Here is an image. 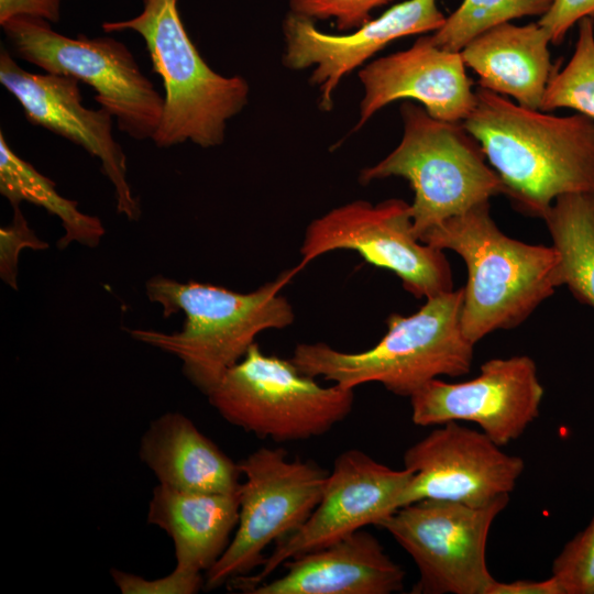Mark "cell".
I'll list each match as a JSON object with an SVG mask.
<instances>
[{
    "instance_id": "obj_1",
    "label": "cell",
    "mask_w": 594,
    "mask_h": 594,
    "mask_svg": "<svg viewBox=\"0 0 594 594\" xmlns=\"http://www.w3.org/2000/svg\"><path fill=\"white\" fill-rule=\"evenodd\" d=\"M462 122L498 174L504 195L526 216L541 218L561 195L594 193V121L525 108L477 87Z\"/></svg>"
},
{
    "instance_id": "obj_15",
    "label": "cell",
    "mask_w": 594,
    "mask_h": 594,
    "mask_svg": "<svg viewBox=\"0 0 594 594\" xmlns=\"http://www.w3.org/2000/svg\"><path fill=\"white\" fill-rule=\"evenodd\" d=\"M0 82L18 100L30 123L75 143L98 158L102 174L113 185L118 212L129 220L140 218V202L127 178V157L113 138L114 118L102 107L89 109L82 105L79 80L52 73H30L2 48Z\"/></svg>"
},
{
    "instance_id": "obj_7",
    "label": "cell",
    "mask_w": 594,
    "mask_h": 594,
    "mask_svg": "<svg viewBox=\"0 0 594 594\" xmlns=\"http://www.w3.org/2000/svg\"><path fill=\"white\" fill-rule=\"evenodd\" d=\"M229 424L275 442L321 436L351 413L354 389L322 386L255 342L207 395Z\"/></svg>"
},
{
    "instance_id": "obj_10",
    "label": "cell",
    "mask_w": 594,
    "mask_h": 594,
    "mask_svg": "<svg viewBox=\"0 0 594 594\" xmlns=\"http://www.w3.org/2000/svg\"><path fill=\"white\" fill-rule=\"evenodd\" d=\"M337 250L355 251L365 262L393 272L416 298L454 289L443 251L415 235L410 205L402 199L376 205L354 200L314 219L305 230L299 266Z\"/></svg>"
},
{
    "instance_id": "obj_2",
    "label": "cell",
    "mask_w": 594,
    "mask_h": 594,
    "mask_svg": "<svg viewBox=\"0 0 594 594\" xmlns=\"http://www.w3.org/2000/svg\"><path fill=\"white\" fill-rule=\"evenodd\" d=\"M300 270L299 265L285 270L250 293L154 276L145 283L148 299L162 307L164 317L184 312V326L172 333L147 329L129 332L135 340L179 359L186 378L207 396L243 359L257 334L294 322L293 307L280 292Z\"/></svg>"
},
{
    "instance_id": "obj_26",
    "label": "cell",
    "mask_w": 594,
    "mask_h": 594,
    "mask_svg": "<svg viewBox=\"0 0 594 594\" xmlns=\"http://www.w3.org/2000/svg\"><path fill=\"white\" fill-rule=\"evenodd\" d=\"M562 594H594V518L569 542L552 564Z\"/></svg>"
},
{
    "instance_id": "obj_22",
    "label": "cell",
    "mask_w": 594,
    "mask_h": 594,
    "mask_svg": "<svg viewBox=\"0 0 594 594\" xmlns=\"http://www.w3.org/2000/svg\"><path fill=\"white\" fill-rule=\"evenodd\" d=\"M542 220L560 256V286L594 309V193L559 196Z\"/></svg>"
},
{
    "instance_id": "obj_8",
    "label": "cell",
    "mask_w": 594,
    "mask_h": 594,
    "mask_svg": "<svg viewBox=\"0 0 594 594\" xmlns=\"http://www.w3.org/2000/svg\"><path fill=\"white\" fill-rule=\"evenodd\" d=\"M1 26L13 56L45 73L87 84L121 132L139 141L153 139L164 98L125 44L110 36L70 37L56 32L47 21L25 16Z\"/></svg>"
},
{
    "instance_id": "obj_4",
    "label": "cell",
    "mask_w": 594,
    "mask_h": 594,
    "mask_svg": "<svg viewBox=\"0 0 594 594\" xmlns=\"http://www.w3.org/2000/svg\"><path fill=\"white\" fill-rule=\"evenodd\" d=\"M462 298L463 289H453L426 299L409 316L391 314L384 337L365 351L299 343L290 360L314 378L321 376L352 389L375 382L395 395L410 397L435 378L470 372L475 344L461 327Z\"/></svg>"
},
{
    "instance_id": "obj_32",
    "label": "cell",
    "mask_w": 594,
    "mask_h": 594,
    "mask_svg": "<svg viewBox=\"0 0 594 594\" xmlns=\"http://www.w3.org/2000/svg\"><path fill=\"white\" fill-rule=\"evenodd\" d=\"M485 594H562V592L554 578L551 576L541 581L499 582L494 580L486 588Z\"/></svg>"
},
{
    "instance_id": "obj_18",
    "label": "cell",
    "mask_w": 594,
    "mask_h": 594,
    "mask_svg": "<svg viewBox=\"0 0 594 594\" xmlns=\"http://www.w3.org/2000/svg\"><path fill=\"white\" fill-rule=\"evenodd\" d=\"M283 565L285 574L250 594H391L405 582L404 570L363 529Z\"/></svg>"
},
{
    "instance_id": "obj_14",
    "label": "cell",
    "mask_w": 594,
    "mask_h": 594,
    "mask_svg": "<svg viewBox=\"0 0 594 594\" xmlns=\"http://www.w3.org/2000/svg\"><path fill=\"white\" fill-rule=\"evenodd\" d=\"M404 468L413 472L405 505L439 499L485 506L514 491L525 463L482 430L449 421L406 450Z\"/></svg>"
},
{
    "instance_id": "obj_12",
    "label": "cell",
    "mask_w": 594,
    "mask_h": 594,
    "mask_svg": "<svg viewBox=\"0 0 594 594\" xmlns=\"http://www.w3.org/2000/svg\"><path fill=\"white\" fill-rule=\"evenodd\" d=\"M411 479L410 470L391 469L361 450L342 452L305 524L278 541L258 572L234 578L227 584L250 594L287 560L327 547L369 525L377 526L405 505Z\"/></svg>"
},
{
    "instance_id": "obj_23",
    "label": "cell",
    "mask_w": 594,
    "mask_h": 594,
    "mask_svg": "<svg viewBox=\"0 0 594 594\" xmlns=\"http://www.w3.org/2000/svg\"><path fill=\"white\" fill-rule=\"evenodd\" d=\"M0 193L11 204L19 207L22 201L32 202L61 219L65 234L57 242L64 249L76 241L82 245L96 246L105 234V228L97 217L82 213L75 200L58 194L55 183L41 174L34 166L9 146L0 132Z\"/></svg>"
},
{
    "instance_id": "obj_13",
    "label": "cell",
    "mask_w": 594,
    "mask_h": 594,
    "mask_svg": "<svg viewBox=\"0 0 594 594\" xmlns=\"http://www.w3.org/2000/svg\"><path fill=\"white\" fill-rule=\"evenodd\" d=\"M537 365L528 355L491 359L473 380L435 378L410 396L418 426L470 421L498 446L519 438L538 417L543 397Z\"/></svg>"
},
{
    "instance_id": "obj_28",
    "label": "cell",
    "mask_w": 594,
    "mask_h": 594,
    "mask_svg": "<svg viewBox=\"0 0 594 594\" xmlns=\"http://www.w3.org/2000/svg\"><path fill=\"white\" fill-rule=\"evenodd\" d=\"M111 576L123 594H194L205 587L202 573L175 569L167 575L147 580L140 575L111 569Z\"/></svg>"
},
{
    "instance_id": "obj_21",
    "label": "cell",
    "mask_w": 594,
    "mask_h": 594,
    "mask_svg": "<svg viewBox=\"0 0 594 594\" xmlns=\"http://www.w3.org/2000/svg\"><path fill=\"white\" fill-rule=\"evenodd\" d=\"M240 495L185 493L158 484L147 522L173 540L176 568L207 572L223 554L239 521Z\"/></svg>"
},
{
    "instance_id": "obj_5",
    "label": "cell",
    "mask_w": 594,
    "mask_h": 594,
    "mask_svg": "<svg viewBox=\"0 0 594 594\" xmlns=\"http://www.w3.org/2000/svg\"><path fill=\"white\" fill-rule=\"evenodd\" d=\"M142 3L138 15L107 21L101 28L107 33H138L146 45L153 72L163 80L162 118L152 141L158 147L187 141L205 148L221 145L228 121L248 103V81L210 68L184 26L177 0Z\"/></svg>"
},
{
    "instance_id": "obj_6",
    "label": "cell",
    "mask_w": 594,
    "mask_h": 594,
    "mask_svg": "<svg viewBox=\"0 0 594 594\" xmlns=\"http://www.w3.org/2000/svg\"><path fill=\"white\" fill-rule=\"evenodd\" d=\"M403 136L382 161L362 169L360 183L403 177L414 190L413 229L426 231L470 208L504 195V186L480 142L462 122L428 114L411 100L400 105Z\"/></svg>"
},
{
    "instance_id": "obj_29",
    "label": "cell",
    "mask_w": 594,
    "mask_h": 594,
    "mask_svg": "<svg viewBox=\"0 0 594 594\" xmlns=\"http://www.w3.org/2000/svg\"><path fill=\"white\" fill-rule=\"evenodd\" d=\"M11 224L0 229V275L3 282L16 289L18 257L21 250H42L48 244L30 229L19 207H13Z\"/></svg>"
},
{
    "instance_id": "obj_19",
    "label": "cell",
    "mask_w": 594,
    "mask_h": 594,
    "mask_svg": "<svg viewBox=\"0 0 594 594\" xmlns=\"http://www.w3.org/2000/svg\"><path fill=\"white\" fill-rule=\"evenodd\" d=\"M139 454L158 484L173 490L197 494L240 491L239 463L180 413H166L152 421L142 436Z\"/></svg>"
},
{
    "instance_id": "obj_27",
    "label": "cell",
    "mask_w": 594,
    "mask_h": 594,
    "mask_svg": "<svg viewBox=\"0 0 594 594\" xmlns=\"http://www.w3.org/2000/svg\"><path fill=\"white\" fill-rule=\"evenodd\" d=\"M392 0H288L292 13L310 19H333L340 32L353 31L371 20V11Z\"/></svg>"
},
{
    "instance_id": "obj_31",
    "label": "cell",
    "mask_w": 594,
    "mask_h": 594,
    "mask_svg": "<svg viewBox=\"0 0 594 594\" xmlns=\"http://www.w3.org/2000/svg\"><path fill=\"white\" fill-rule=\"evenodd\" d=\"M65 0H0V24L20 16L40 19L52 23L61 20Z\"/></svg>"
},
{
    "instance_id": "obj_30",
    "label": "cell",
    "mask_w": 594,
    "mask_h": 594,
    "mask_svg": "<svg viewBox=\"0 0 594 594\" xmlns=\"http://www.w3.org/2000/svg\"><path fill=\"white\" fill-rule=\"evenodd\" d=\"M584 18L594 19V0H553L537 21L549 34L551 44H561L570 29Z\"/></svg>"
},
{
    "instance_id": "obj_3",
    "label": "cell",
    "mask_w": 594,
    "mask_h": 594,
    "mask_svg": "<svg viewBox=\"0 0 594 594\" xmlns=\"http://www.w3.org/2000/svg\"><path fill=\"white\" fill-rule=\"evenodd\" d=\"M419 240L464 261L461 327L473 344L496 330L519 326L560 287L554 246L506 235L490 213V201L448 218Z\"/></svg>"
},
{
    "instance_id": "obj_20",
    "label": "cell",
    "mask_w": 594,
    "mask_h": 594,
    "mask_svg": "<svg viewBox=\"0 0 594 594\" xmlns=\"http://www.w3.org/2000/svg\"><path fill=\"white\" fill-rule=\"evenodd\" d=\"M549 44L550 36L538 22H506L480 34L460 53L465 66L477 75L480 88L540 110L553 72Z\"/></svg>"
},
{
    "instance_id": "obj_25",
    "label": "cell",
    "mask_w": 594,
    "mask_h": 594,
    "mask_svg": "<svg viewBox=\"0 0 594 594\" xmlns=\"http://www.w3.org/2000/svg\"><path fill=\"white\" fill-rule=\"evenodd\" d=\"M575 110L594 121V19L578 23V38L569 62L553 70L546 87L540 110Z\"/></svg>"
},
{
    "instance_id": "obj_24",
    "label": "cell",
    "mask_w": 594,
    "mask_h": 594,
    "mask_svg": "<svg viewBox=\"0 0 594 594\" xmlns=\"http://www.w3.org/2000/svg\"><path fill=\"white\" fill-rule=\"evenodd\" d=\"M553 0H463L446 16L440 29L429 34L431 42L447 51L461 52L473 38L502 23L522 16L539 18Z\"/></svg>"
},
{
    "instance_id": "obj_16",
    "label": "cell",
    "mask_w": 594,
    "mask_h": 594,
    "mask_svg": "<svg viewBox=\"0 0 594 594\" xmlns=\"http://www.w3.org/2000/svg\"><path fill=\"white\" fill-rule=\"evenodd\" d=\"M446 16L437 0H407L386 10L349 33L328 34L314 21L287 13L283 23L284 65L294 70L315 66L310 82L318 87L324 111L333 106V92L341 79L362 66L391 42L404 36L432 33Z\"/></svg>"
},
{
    "instance_id": "obj_17",
    "label": "cell",
    "mask_w": 594,
    "mask_h": 594,
    "mask_svg": "<svg viewBox=\"0 0 594 594\" xmlns=\"http://www.w3.org/2000/svg\"><path fill=\"white\" fill-rule=\"evenodd\" d=\"M460 52L435 45L420 36L409 48L374 59L360 69L363 86L361 129L377 111L397 100H416L435 119L463 122L476 94Z\"/></svg>"
},
{
    "instance_id": "obj_11",
    "label": "cell",
    "mask_w": 594,
    "mask_h": 594,
    "mask_svg": "<svg viewBox=\"0 0 594 594\" xmlns=\"http://www.w3.org/2000/svg\"><path fill=\"white\" fill-rule=\"evenodd\" d=\"M509 495L485 506L421 499L376 527L385 529L415 561V594H485L495 580L486 564L491 526Z\"/></svg>"
},
{
    "instance_id": "obj_9",
    "label": "cell",
    "mask_w": 594,
    "mask_h": 594,
    "mask_svg": "<svg viewBox=\"0 0 594 594\" xmlns=\"http://www.w3.org/2000/svg\"><path fill=\"white\" fill-rule=\"evenodd\" d=\"M239 521L205 588L220 587L261 566L264 550L301 527L318 505L328 476L311 461L288 460L282 448L261 447L240 463Z\"/></svg>"
}]
</instances>
